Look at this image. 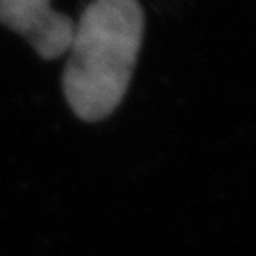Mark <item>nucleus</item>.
<instances>
[{"instance_id": "nucleus-1", "label": "nucleus", "mask_w": 256, "mask_h": 256, "mask_svg": "<svg viewBox=\"0 0 256 256\" xmlns=\"http://www.w3.org/2000/svg\"><path fill=\"white\" fill-rule=\"evenodd\" d=\"M144 36L139 0H92L75 25L62 72L66 102L80 120L96 123L120 107Z\"/></svg>"}, {"instance_id": "nucleus-2", "label": "nucleus", "mask_w": 256, "mask_h": 256, "mask_svg": "<svg viewBox=\"0 0 256 256\" xmlns=\"http://www.w3.org/2000/svg\"><path fill=\"white\" fill-rule=\"evenodd\" d=\"M0 24L24 36L48 60L68 52L75 32V22L54 11L50 0H0Z\"/></svg>"}]
</instances>
